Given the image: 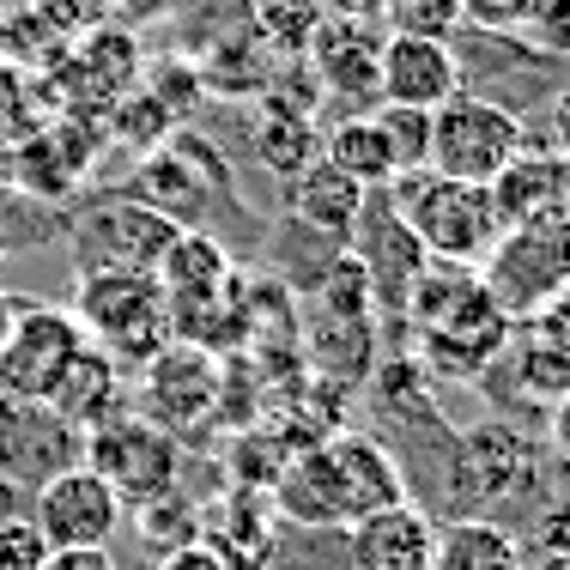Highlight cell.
Here are the masks:
<instances>
[{"label": "cell", "mask_w": 570, "mask_h": 570, "mask_svg": "<svg viewBox=\"0 0 570 570\" xmlns=\"http://www.w3.org/2000/svg\"><path fill=\"white\" fill-rule=\"evenodd\" d=\"M401 316L419 328V371L425 376H485V364L504 358L510 346V316L498 309V297L485 292L480 267L455 262H425V274L413 279Z\"/></svg>", "instance_id": "obj_1"}, {"label": "cell", "mask_w": 570, "mask_h": 570, "mask_svg": "<svg viewBox=\"0 0 570 570\" xmlns=\"http://www.w3.org/2000/svg\"><path fill=\"white\" fill-rule=\"evenodd\" d=\"M492 200H498L504 230L528 225V219H570V158L522 146V153L492 176Z\"/></svg>", "instance_id": "obj_18"}, {"label": "cell", "mask_w": 570, "mask_h": 570, "mask_svg": "<svg viewBox=\"0 0 570 570\" xmlns=\"http://www.w3.org/2000/svg\"><path fill=\"white\" fill-rule=\"evenodd\" d=\"M309 352H316V364L328 376L364 383L371 364H376V322L371 316H328V309H322L316 328H309Z\"/></svg>", "instance_id": "obj_26"}, {"label": "cell", "mask_w": 570, "mask_h": 570, "mask_svg": "<svg viewBox=\"0 0 570 570\" xmlns=\"http://www.w3.org/2000/svg\"><path fill=\"white\" fill-rule=\"evenodd\" d=\"M104 128H110V140L116 146H134V153H165L170 146V134H176V116L165 110V104L153 98V91H128L121 104H110V116H104Z\"/></svg>", "instance_id": "obj_27"}, {"label": "cell", "mask_w": 570, "mask_h": 570, "mask_svg": "<svg viewBox=\"0 0 570 570\" xmlns=\"http://www.w3.org/2000/svg\"><path fill=\"white\" fill-rule=\"evenodd\" d=\"M12 309H19V304H12L7 292H0V346H7V334H12Z\"/></svg>", "instance_id": "obj_43"}, {"label": "cell", "mask_w": 570, "mask_h": 570, "mask_svg": "<svg viewBox=\"0 0 570 570\" xmlns=\"http://www.w3.org/2000/svg\"><path fill=\"white\" fill-rule=\"evenodd\" d=\"M522 540L510 534L492 515H455V522L438 528V552H431V570H522Z\"/></svg>", "instance_id": "obj_23"}, {"label": "cell", "mask_w": 570, "mask_h": 570, "mask_svg": "<svg viewBox=\"0 0 570 570\" xmlns=\"http://www.w3.org/2000/svg\"><path fill=\"white\" fill-rule=\"evenodd\" d=\"M31 12L61 37L67 49L86 43V37H98L104 24H116V0H31Z\"/></svg>", "instance_id": "obj_31"}, {"label": "cell", "mask_w": 570, "mask_h": 570, "mask_svg": "<svg viewBox=\"0 0 570 570\" xmlns=\"http://www.w3.org/2000/svg\"><path fill=\"white\" fill-rule=\"evenodd\" d=\"M140 376H146V419H153L158 431H170L176 443H183V431L207 425L213 406L225 395L219 358L200 352V346H183V341H170Z\"/></svg>", "instance_id": "obj_13"}, {"label": "cell", "mask_w": 570, "mask_h": 570, "mask_svg": "<svg viewBox=\"0 0 570 570\" xmlns=\"http://www.w3.org/2000/svg\"><path fill=\"white\" fill-rule=\"evenodd\" d=\"M534 334H547L552 346L570 352V297H559L552 309H540V316H534Z\"/></svg>", "instance_id": "obj_40"}, {"label": "cell", "mask_w": 570, "mask_h": 570, "mask_svg": "<svg viewBox=\"0 0 570 570\" xmlns=\"http://www.w3.org/2000/svg\"><path fill=\"white\" fill-rule=\"evenodd\" d=\"M461 86V61L450 43H425V37H389L383 43V73H376V104H401V110L438 116Z\"/></svg>", "instance_id": "obj_15"}, {"label": "cell", "mask_w": 570, "mask_h": 570, "mask_svg": "<svg viewBox=\"0 0 570 570\" xmlns=\"http://www.w3.org/2000/svg\"><path fill=\"white\" fill-rule=\"evenodd\" d=\"M67 309H73V322L86 328V341L121 364V376L146 371V364L176 341L170 304H165V292H158L153 274H86Z\"/></svg>", "instance_id": "obj_3"}, {"label": "cell", "mask_w": 570, "mask_h": 570, "mask_svg": "<svg viewBox=\"0 0 570 570\" xmlns=\"http://www.w3.org/2000/svg\"><path fill=\"white\" fill-rule=\"evenodd\" d=\"M528 43L540 49V56H564L570 61V0H534L522 19Z\"/></svg>", "instance_id": "obj_34"}, {"label": "cell", "mask_w": 570, "mask_h": 570, "mask_svg": "<svg viewBox=\"0 0 570 570\" xmlns=\"http://www.w3.org/2000/svg\"><path fill=\"white\" fill-rule=\"evenodd\" d=\"M37 570H116L110 547H73V552H49Z\"/></svg>", "instance_id": "obj_37"}, {"label": "cell", "mask_w": 570, "mask_h": 570, "mask_svg": "<svg viewBox=\"0 0 570 570\" xmlns=\"http://www.w3.org/2000/svg\"><path fill=\"white\" fill-rule=\"evenodd\" d=\"M0 262H7V225H0Z\"/></svg>", "instance_id": "obj_44"}, {"label": "cell", "mask_w": 570, "mask_h": 570, "mask_svg": "<svg viewBox=\"0 0 570 570\" xmlns=\"http://www.w3.org/2000/svg\"><path fill=\"white\" fill-rule=\"evenodd\" d=\"M383 43L389 31L371 19H322L309 24V73L322 86V104H334L341 116L376 110V73H383Z\"/></svg>", "instance_id": "obj_10"}, {"label": "cell", "mask_w": 570, "mask_h": 570, "mask_svg": "<svg viewBox=\"0 0 570 570\" xmlns=\"http://www.w3.org/2000/svg\"><path fill=\"white\" fill-rule=\"evenodd\" d=\"M480 279L510 322L552 309L559 297H570V219L510 225L498 249L480 262Z\"/></svg>", "instance_id": "obj_5"}, {"label": "cell", "mask_w": 570, "mask_h": 570, "mask_svg": "<svg viewBox=\"0 0 570 570\" xmlns=\"http://www.w3.org/2000/svg\"><path fill=\"white\" fill-rule=\"evenodd\" d=\"M322 158H328L341 176H352L358 188H395V158H389V140L376 128V116H341L334 128H322Z\"/></svg>", "instance_id": "obj_24"}, {"label": "cell", "mask_w": 570, "mask_h": 570, "mask_svg": "<svg viewBox=\"0 0 570 570\" xmlns=\"http://www.w3.org/2000/svg\"><path fill=\"white\" fill-rule=\"evenodd\" d=\"M540 552H570V498H552L540 510Z\"/></svg>", "instance_id": "obj_36"}, {"label": "cell", "mask_w": 570, "mask_h": 570, "mask_svg": "<svg viewBox=\"0 0 570 570\" xmlns=\"http://www.w3.org/2000/svg\"><path fill=\"white\" fill-rule=\"evenodd\" d=\"M176 243V225L134 195H110L73 219V267L86 274H153Z\"/></svg>", "instance_id": "obj_7"}, {"label": "cell", "mask_w": 570, "mask_h": 570, "mask_svg": "<svg viewBox=\"0 0 570 570\" xmlns=\"http://www.w3.org/2000/svg\"><path fill=\"white\" fill-rule=\"evenodd\" d=\"M49 413H61L67 425L86 438V431H98V425H110L116 413H128V376H121V364L110 358V352H98V346H79V358L61 371V383H56V395L43 401Z\"/></svg>", "instance_id": "obj_19"}, {"label": "cell", "mask_w": 570, "mask_h": 570, "mask_svg": "<svg viewBox=\"0 0 570 570\" xmlns=\"http://www.w3.org/2000/svg\"><path fill=\"white\" fill-rule=\"evenodd\" d=\"M79 346H86V328L67 304H19L12 334L0 346V401H49Z\"/></svg>", "instance_id": "obj_8"}, {"label": "cell", "mask_w": 570, "mask_h": 570, "mask_svg": "<svg viewBox=\"0 0 570 570\" xmlns=\"http://www.w3.org/2000/svg\"><path fill=\"white\" fill-rule=\"evenodd\" d=\"M540 480V450L522 438L515 425H473L468 438H455V461H450V498L461 510H492L510 498H528Z\"/></svg>", "instance_id": "obj_9"}, {"label": "cell", "mask_w": 570, "mask_h": 570, "mask_svg": "<svg viewBox=\"0 0 570 570\" xmlns=\"http://www.w3.org/2000/svg\"><path fill=\"white\" fill-rule=\"evenodd\" d=\"M364 200H371V188H358L352 176H341L328 158H316L304 176L285 183L292 219L304 230H316V237H328V243H352V230H358V219H364Z\"/></svg>", "instance_id": "obj_20"}, {"label": "cell", "mask_w": 570, "mask_h": 570, "mask_svg": "<svg viewBox=\"0 0 570 570\" xmlns=\"http://www.w3.org/2000/svg\"><path fill=\"white\" fill-rule=\"evenodd\" d=\"M376 128L389 140V158H395V183L401 176H419L431 165V116L425 110H401V104H376Z\"/></svg>", "instance_id": "obj_30"}, {"label": "cell", "mask_w": 570, "mask_h": 570, "mask_svg": "<svg viewBox=\"0 0 570 570\" xmlns=\"http://www.w3.org/2000/svg\"><path fill=\"white\" fill-rule=\"evenodd\" d=\"M346 547H352V570H431L438 522L406 498L395 510H376L364 522H352Z\"/></svg>", "instance_id": "obj_17"}, {"label": "cell", "mask_w": 570, "mask_h": 570, "mask_svg": "<svg viewBox=\"0 0 570 570\" xmlns=\"http://www.w3.org/2000/svg\"><path fill=\"white\" fill-rule=\"evenodd\" d=\"M389 200H395L401 225L419 237V249L431 262L480 267L504 237V219H498V200L485 183H455V176L419 170V176H401Z\"/></svg>", "instance_id": "obj_2"}, {"label": "cell", "mask_w": 570, "mask_h": 570, "mask_svg": "<svg viewBox=\"0 0 570 570\" xmlns=\"http://www.w3.org/2000/svg\"><path fill=\"white\" fill-rule=\"evenodd\" d=\"M7 12H12V0H0V24H7Z\"/></svg>", "instance_id": "obj_45"}, {"label": "cell", "mask_w": 570, "mask_h": 570, "mask_svg": "<svg viewBox=\"0 0 570 570\" xmlns=\"http://www.w3.org/2000/svg\"><path fill=\"white\" fill-rule=\"evenodd\" d=\"M515 376H522V395L540 401L547 413L559 401H570V352L552 346L547 334H528V341L515 346Z\"/></svg>", "instance_id": "obj_28"}, {"label": "cell", "mask_w": 570, "mask_h": 570, "mask_svg": "<svg viewBox=\"0 0 570 570\" xmlns=\"http://www.w3.org/2000/svg\"><path fill=\"white\" fill-rule=\"evenodd\" d=\"M49 559V540L37 534V522L24 510L0 515V570H37Z\"/></svg>", "instance_id": "obj_33"}, {"label": "cell", "mask_w": 570, "mask_h": 570, "mask_svg": "<svg viewBox=\"0 0 570 570\" xmlns=\"http://www.w3.org/2000/svg\"><path fill=\"white\" fill-rule=\"evenodd\" d=\"M468 24V0H389L383 31L389 37H425V43H455Z\"/></svg>", "instance_id": "obj_29"}, {"label": "cell", "mask_w": 570, "mask_h": 570, "mask_svg": "<svg viewBox=\"0 0 570 570\" xmlns=\"http://www.w3.org/2000/svg\"><path fill=\"white\" fill-rule=\"evenodd\" d=\"M153 279H158V292H165V304H195V297L230 292L237 267H230V249L213 230H176V243L158 255Z\"/></svg>", "instance_id": "obj_21"}, {"label": "cell", "mask_w": 570, "mask_h": 570, "mask_svg": "<svg viewBox=\"0 0 570 570\" xmlns=\"http://www.w3.org/2000/svg\"><path fill=\"white\" fill-rule=\"evenodd\" d=\"M37 534L49 540V552H73V547H110L116 528H121V504L116 492L98 480L91 468H67L56 473L49 485L31 492V510Z\"/></svg>", "instance_id": "obj_12"}, {"label": "cell", "mask_w": 570, "mask_h": 570, "mask_svg": "<svg viewBox=\"0 0 570 570\" xmlns=\"http://www.w3.org/2000/svg\"><path fill=\"white\" fill-rule=\"evenodd\" d=\"M134 522H140V534L153 540L158 552H170V547H188V540H200V515H195V504H188L183 492H170V498H158V504L134 510Z\"/></svg>", "instance_id": "obj_32"}, {"label": "cell", "mask_w": 570, "mask_h": 570, "mask_svg": "<svg viewBox=\"0 0 570 570\" xmlns=\"http://www.w3.org/2000/svg\"><path fill=\"white\" fill-rule=\"evenodd\" d=\"M158 570H230L219 552L207 547V540H188V547H170V552H158Z\"/></svg>", "instance_id": "obj_35"}, {"label": "cell", "mask_w": 570, "mask_h": 570, "mask_svg": "<svg viewBox=\"0 0 570 570\" xmlns=\"http://www.w3.org/2000/svg\"><path fill=\"white\" fill-rule=\"evenodd\" d=\"M522 570H570V552H534V559H522Z\"/></svg>", "instance_id": "obj_42"}, {"label": "cell", "mask_w": 570, "mask_h": 570, "mask_svg": "<svg viewBox=\"0 0 570 570\" xmlns=\"http://www.w3.org/2000/svg\"><path fill=\"white\" fill-rule=\"evenodd\" d=\"M547 128H552V153L570 158V86L552 91V104H547Z\"/></svg>", "instance_id": "obj_39"}, {"label": "cell", "mask_w": 570, "mask_h": 570, "mask_svg": "<svg viewBox=\"0 0 570 570\" xmlns=\"http://www.w3.org/2000/svg\"><path fill=\"white\" fill-rule=\"evenodd\" d=\"M528 146L515 110H504L498 98H480V91H455L438 116H431V165L438 176H455V183H485L510 165Z\"/></svg>", "instance_id": "obj_6"}, {"label": "cell", "mask_w": 570, "mask_h": 570, "mask_svg": "<svg viewBox=\"0 0 570 570\" xmlns=\"http://www.w3.org/2000/svg\"><path fill=\"white\" fill-rule=\"evenodd\" d=\"M274 504L285 522H304V528H346V504H341V480H334V461L328 450H297L279 468L274 480Z\"/></svg>", "instance_id": "obj_22"}, {"label": "cell", "mask_w": 570, "mask_h": 570, "mask_svg": "<svg viewBox=\"0 0 570 570\" xmlns=\"http://www.w3.org/2000/svg\"><path fill=\"white\" fill-rule=\"evenodd\" d=\"M547 443H552V455L570 461V401L552 406V431H547Z\"/></svg>", "instance_id": "obj_41"}, {"label": "cell", "mask_w": 570, "mask_h": 570, "mask_svg": "<svg viewBox=\"0 0 570 570\" xmlns=\"http://www.w3.org/2000/svg\"><path fill=\"white\" fill-rule=\"evenodd\" d=\"M352 255H358V267L371 274V292H376V309H395L406 304V292H413V279L425 274L431 255L419 249V237L401 225L395 200H364V219L352 230Z\"/></svg>", "instance_id": "obj_14"}, {"label": "cell", "mask_w": 570, "mask_h": 570, "mask_svg": "<svg viewBox=\"0 0 570 570\" xmlns=\"http://www.w3.org/2000/svg\"><path fill=\"white\" fill-rule=\"evenodd\" d=\"M334 461V480H341V504H346V528L364 522L376 510H395L406 504V473L395 450L383 438H364V431H341V438L322 443Z\"/></svg>", "instance_id": "obj_16"}, {"label": "cell", "mask_w": 570, "mask_h": 570, "mask_svg": "<svg viewBox=\"0 0 570 570\" xmlns=\"http://www.w3.org/2000/svg\"><path fill=\"white\" fill-rule=\"evenodd\" d=\"M255 158H262V165L274 170L279 183L304 176V170L322 158V128H316V116L262 110V121H255Z\"/></svg>", "instance_id": "obj_25"}, {"label": "cell", "mask_w": 570, "mask_h": 570, "mask_svg": "<svg viewBox=\"0 0 570 570\" xmlns=\"http://www.w3.org/2000/svg\"><path fill=\"white\" fill-rule=\"evenodd\" d=\"M79 468L98 473L121 510H146L158 498L183 492V443L170 431H158L146 413H116L110 425L86 431Z\"/></svg>", "instance_id": "obj_4"}, {"label": "cell", "mask_w": 570, "mask_h": 570, "mask_svg": "<svg viewBox=\"0 0 570 570\" xmlns=\"http://www.w3.org/2000/svg\"><path fill=\"white\" fill-rule=\"evenodd\" d=\"M86 438L67 425L61 413H49L43 401H0V480L37 492L56 473L79 468Z\"/></svg>", "instance_id": "obj_11"}, {"label": "cell", "mask_w": 570, "mask_h": 570, "mask_svg": "<svg viewBox=\"0 0 570 570\" xmlns=\"http://www.w3.org/2000/svg\"><path fill=\"white\" fill-rule=\"evenodd\" d=\"M309 7H316L322 19H371V24H383L389 0H309Z\"/></svg>", "instance_id": "obj_38"}]
</instances>
